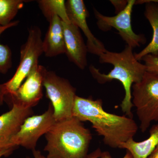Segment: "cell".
Wrapping results in <instances>:
<instances>
[{
    "label": "cell",
    "mask_w": 158,
    "mask_h": 158,
    "mask_svg": "<svg viewBox=\"0 0 158 158\" xmlns=\"http://www.w3.org/2000/svg\"><path fill=\"white\" fill-rule=\"evenodd\" d=\"M73 116L80 121L89 122L104 143L112 148H119L122 143L134 138L138 129L133 118L108 113L104 110L102 101L76 95Z\"/></svg>",
    "instance_id": "obj_1"
},
{
    "label": "cell",
    "mask_w": 158,
    "mask_h": 158,
    "mask_svg": "<svg viewBox=\"0 0 158 158\" xmlns=\"http://www.w3.org/2000/svg\"><path fill=\"white\" fill-rule=\"evenodd\" d=\"M101 63L112 64L114 67L108 74L102 73L94 65H90L89 71L94 78L100 84H104L114 80L121 82L125 90L124 98L120 107L126 116L133 118L132 87L141 81L146 71L144 64L135 59L133 48L127 45L119 53L106 50L99 56Z\"/></svg>",
    "instance_id": "obj_2"
},
{
    "label": "cell",
    "mask_w": 158,
    "mask_h": 158,
    "mask_svg": "<svg viewBox=\"0 0 158 158\" xmlns=\"http://www.w3.org/2000/svg\"><path fill=\"white\" fill-rule=\"evenodd\" d=\"M45 137L48 158H86L92 139L90 130L73 116L56 123Z\"/></svg>",
    "instance_id": "obj_3"
},
{
    "label": "cell",
    "mask_w": 158,
    "mask_h": 158,
    "mask_svg": "<svg viewBox=\"0 0 158 158\" xmlns=\"http://www.w3.org/2000/svg\"><path fill=\"white\" fill-rule=\"evenodd\" d=\"M132 102L144 133L152 121H158V76L146 71L141 81L132 87Z\"/></svg>",
    "instance_id": "obj_4"
},
{
    "label": "cell",
    "mask_w": 158,
    "mask_h": 158,
    "mask_svg": "<svg viewBox=\"0 0 158 158\" xmlns=\"http://www.w3.org/2000/svg\"><path fill=\"white\" fill-rule=\"evenodd\" d=\"M42 42L40 28L37 26L31 27L27 41L21 48L19 64L16 72L11 79L3 84L6 96L13 95L34 66L38 64V59L44 53Z\"/></svg>",
    "instance_id": "obj_5"
},
{
    "label": "cell",
    "mask_w": 158,
    "mask_h": 158,
    "mask_svg": "<svg viewBox=\"0 0 158 158\" xmlns=\"http://www.w3.org/2000/svg\"><path fill=\"white\" fill-rule=\"evenodd\" d=\"M43 86L46 94L54 110L56 122L73 117V109L76 89L67 79L59 77L56 73L47 70L44 74Z\"/></svg>",
    "instance_id": "obj_6"
},
{
    "label": "cell",
    "mask_w": 158,
    "mask_h": 158,
    "mask_svg": "<svg viewBox=\"0 0 158 158\" xmlns=\"http://www.w3.org/2000/svg\"><path fill=\"white\" fill-rule=\"evenodd\" d=\"M56 123L50 103L44 113L32 115L26 118L18 132L12 139L11 144L16 148L21 146L33 151L36 149L40 137L45 135Z\"/></svg>",
    "instance_id": "obj_7"
},
{
    "label": "cell",
    "mask_w": 158,
    "mask_h": 158,
    "mask_svg": "<svg viewBox=\"0 0 158 158\" xmlns=\"http://www.w3.org/2000/svg\"><path fill=\"white\" fill-rule=\"evenodd\" d=\"M135 3V0H128L127 6L124 10L113 16H106L96 9H94L98 28L104 32L110 31L112 28L116 29L127 45L133 49L146 42L144 34H136L132 28L131 14Z\"/></svg>",
    "instance_id": "obj_8"
},
{
    "label": "cell",
    "mask_w": 158,
    "mask_h": 158,
    "mask_svg": "<svg viewBox=\"0 0 158 158\" xmlns=\"http://www.w3.org/2000/svg\"><path fill=\"white\" fill-rule=\"evenodd\" d=\"M47 69L37 64L13 95L9 96L12 105L24 109H32L40 101L43 96L44 78Z\"/></svg>",
    "instance_id": "obj_9"
},
{
    "label": "cell",
    "mask_w": 158,
    "mask_h": 158,
    "mask_svg": "<svg viewBox=\"0 0 158 158\" xmlns=\"http://www.w3.org/2000/svg\"><path fill=\"white\" fill-rule=\"evenodd\" d=\"M70 22L83 31L87 38L88 52L99 56L106 50L103 43L92 34L87 22L88 11L82 0H68L65 2Z\"/></svg>",
    "instance_id": "obj_10"
},
{
    "label": "cell",
    "mask_w": 158,
    "mask_h": 158,
    "mask_svg": "<svg viewBox=\"0 0 158 158\" xmlns=\"http://www.w3.org/2000/svg\"><path fill=\"white\" fill-rule=\"evenodd\" d=\"M32 109L12 105L11 110L0 116V149H15L11 141L26 118L33 115Z\"/></svg>",
    "instance_id": "obj_11"
},
{
    "label": "cell",
    "mask_w": 158,
    "mask_h": 158,
    "mask_svg": "<svg viewBox=\"0 0 158 158\" xmlns=\"http://www.w3.org/2000/svg\"><path fill=\"white\" fill-rule=\"evenodd\" d=\"M65 45V54L71 62L81 69L88 65L87 45L80 29L72 23L62 21Z\"/></svg>",
    "instance_id": "obj_12"
},
{
    "label": "cell",
    "mask_w": 158,
    "mask_h": 158,
    "mask_svg": "<svg viewBox=\"0 0 158 158\" xmlns=\"http://www.w3.org/2000/svg\"><path fill=\"white\" fill-rule=\"evenodd\" d=\"M48 30L43 40V53L46 56L53 57L65 53L62 21L57 15L51 19Z\"/></svg>",
    "instance_id": "obj_13"
},
{
    "label": "cell",
    "mask_w": 158,
    "mask_h": 158,
    "mask_svg": "<svg viewBox=\"0 0 158 158\" xmlns=\"http://www.w3.org/2000/svg\"><path fill=\"white\" fill-rule=\"evenodd\" d=\"M145 4L144 16L149 22L153 30L151 41L142 51L135 53V56L138 61H140L146 55H158V4L152 0L135 1V5Z\"/></svg>",
    "instance_id": "obj_14"
},
{
    "label": "cell",
    "mask_w": 158,
    "mask_h": 158,
    "mask_svg": "<svg viewBox=\"0 0 158 158\" xmlns=\"http://www.w3.org/2000/svg\"><path fill=\"white\" fill-rule=\"evenodd\" d=\"M149 133V137L146 140L137 142L131 138L122 143L119 148L126 149L133 158H147L158 144V124L153 126Z\"/></svg>",
    "instance_id": "obj_15"
},
{
    "label": "cell",
    "mask_w": 158,
    "mask_h": 158,
    "mask_svg": "<svg viewBox=\"0 0 158 158\" xmlns=\"http://www.w3.org/2000/svg\"><path fill=\"white\" fill-rule=\"evenodd\" d=\"M40 9L48 21L57 15L62 21L70 23L64 0H40L37 1Z\"/></svg>",
    "instance_id": "obj_16"
},
{
    "label": "cell",
    "mask_w": 158,
    "mask_h": 158,
    "mask_svg": "<svg viewBox=\"0 0 158 158\" xmlns=\"http://www.w3.org/2000/svg\"><path fill=\"white\" fill-rule=\"evenodd\" d=\"M28 1L24 0H0V26L10 24L18 11Z\"/></svg>",
    "instance_id": "obj_17"
},
{
    "label": "cell",
    "mask_w": 158,
    "mask_h": 158,
    "mask_svg": "<svg viewBox=\"0 0 158 158\" xmlns=\"http://www.w3.org/2000/svg\"><path fill=\"white\" fill-rule=\"evenodd\" d=\"M19 21L12 22L8 25L0 26V36L7 29L17 26ZM12 65L11 52L8 46L4 45L0 43V73L6 74L11 68Z\"/></svg>",
    "instance_id": "obj_18"
},
{
    "label": "cell",
    "mask_w": 158,
    "mask_h": 158,
    "mask_svg": "<svg viewBox=\"0 0 158 158\" xmlns=\"http://www.w3.org/2000/svg\"><path fill=\"white\" fill-rule=\"evenodd\" d=\"M141 60L144 61L146 71L158 76V55H146Z\"/></svg>",
    "instance_id": "obj_19"
},
{
    "label": "cell",
    "mask_w": 158,
    "mask_h": 158,
    "mask_svg": "<svg viewBox=\"0 0 158 158\" xmlns=\"http://www.w3.org/2000/svg\"><path fill=\"white\" fill-rule=\"evenodd\" d=\"M98 156L100 158H112L110 153L107 151H102L101 149L98 148ZM86 158H98L97 153L96 150L93 152L88 154ZM123 158H133L131 153L127 152Z\"/></svg>",
    "instance_id": "obj_20"
},
{
    "label": "cell",
    "mask_w": 158,
    "mask_h": 158,
    "mask_svg": "<svg viewBox=\"0 0 158 158\" xmlns=\"http://www.w3.org/2000/svg\"><path fill=\"white\" fill-rule=\"evenodd\" d=\"M110 2L114 6L116 10V13H119V12L124 10L125 8L127 6L128 1L126 0H113L110 1Z\"/></svg>",
    "instance_id": "obj_21"
},
{
    "label": "cell",
    "mask_w": 158,
    "mask_h": 158,
    "mask_svg": "<svg viewBox=\"0 0 158 158\" xmlns=\"http://www.w3.org/2000/svg\"><path fill=\"white\" fill-rule=\"evenodd\" d=\"M6 96V93H5L3 84H0V106L3 105Z\"/></svg>",
    "instance_id": "obj_22"
},
{
    "label": "cell",
    "mask_w": 158,
    "mask_h": 158,
    "mask_svg": "<svg viewBox=\"0 0 158 158\" xmlns=\"http://www.w3.org/2000/svg\"><path fill=\"white\" fill-rule=\"evenodd\" d=\"M14 149H0V158L2 157L7 156L11 154Z\"/></svg>",
    "instance_id": "obj_23"
},
{
    "label": "cell",
    "mask_w": 158,
    "mask_h": 158,
    "mask_svg": "<svg viewBox=\"0 0 158 158\" xmlns=\"http://www.w3.org/2000/svg\"><path fill=\"white\" fill-rule=\"evenodd\" d=\"M32 152H33L34 158H48L47 157L43 155L40 151L35 149L32 151ZM27 158H30V157H27Z\"/></svg>",
    "instance_id": "obj_24"
},
{
    "label": "cell",
    "mask_w": 158,
    "mask_h": 158,
    "mask_svg": "<svg viewBox=\"0 0 158 158\" xmlns=\"http://www.w3.org/2000/svg\"><path fill=\"white\" fill-rule=\"evenodd\" d=\"M147 158H158V144Z\"/></svg>",
    "instance_id": "obj_25"
},
{
    "label": "cell",
    "mask_w": 158,
    "mask_h": 158,
    "mask_svg": "<svg viewBox=\"0 0 158 158\" xmlns=\"http://www.w3.org/2000/svg\"><path fill=\"white\" fill-rule=\"evenodd\" d=\"M153 2H154L158 3V0H152Z\"/></svg>",
    "instance_id": "obj_26"
}]
</instances>
